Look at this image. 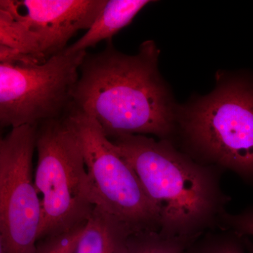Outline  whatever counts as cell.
Instances as JSON below:
<instances>
[{"label": "cell", "instance_id": "7", "mask_svg": "<svg viewBox=\"0 0 253 253\" xmlns=\"http://www.w3.org/2000/svg\"><path fill=\"white\" fill-rule=\"evenodd\" d=\"M38 126L11 128L0 140V247L34 253L43 214L35 184L33 157Z\"/></svg>", "mask_w": 253, "mask_h": 253}, {"label": "cell", "instance_id": "4", "mask_svg": "<svg viewBox=\"0 0 253 253\" xmlns=\"http://www.w3.org/2000/svg\"><path fill=\"white\" fill-rule=\"evenodd\" d=\"M35 184L41 196L39 240L84 225L99 206L79 141L66 117L38 125Z\"/></svg>", "mask_w": 253, "mask_h": 253}, {"label": "cell", "instance_id": "11", "mask_svg": "<svg viewBox=\"0 0 253 253\" xmlns=\"http://www.w3.org/2000/svg\"><path fill=\"white\" fill-rule=\"evenodd\" d=\"M184 253H249L244 236L230 229L209 231L196 238Z\"/></svg>", "mask_w": 253, "mask_h": 253}, {"label": "cell", "instance_id": "9", "mask_svg": "<svg viewBox=\"0 0 253 253\" xmlns=\"http://www.w3.org/2000/svg\"><path fill=\"white\" fill-rule=\"evenodd\" d=\"M134 233L123 221L96 206L76 245V253H126Z\"/></svg>", "mask_w": 253, "mask_h": 253}, {"label": "cell", "instance_id": "17", "mask_svg": "<svg viewBox=\"0 0 253 253\" xmlns=\"http://www.w3.org/2000/svg\"><path fill=\"white\" fill-rule=\"evenodd\" d=\"M76 244L74 245V246H73L72 247H71V249H69V251H68L67 253H76V251H75V249H76Z\"/></svg>", "mask_w": 253, "mask_h": 253}, {"label": "cell", "instance_id": "1", "mask_svg": "<svg viewBox=\"0 0 253 253\" xmlns=\"http://www.w3.org/2000/svg\"><path fill=\"white\" fill-rule=\"evenodd\" d=\"M159 56L152 41L134 55L108 41L104 51L86 54L71 109L94 118L110 140L151 134L172 141L179 106L158 69Z\"/></svg>", "mask_w": 253, "mask_h": 253}, {"label": "cell", "instance_id": "6", "mask_svg": "<svg viewBox=\"0 0 253 253\" xmlns=\"http://www.w3.org/2000/svg\"><path fill=\"white\" fill-rule=\"evenodd\" d=\"M86 51L63 49L43 64L0 63V125L38 126L65 117Z\"/></svg>", "mask_w": 253, "mask_h": 253}, {"label": "cell", "instance_id": "14", "mask_svg": "<svg viewBox=\"0 0 253 253\" xmlns=\"http://www.w3.org/2000/svg\"><path fill=\"white\" fill-rule=\"evenodd\" d=\"M222 229H230L246 237H253V207L236 214L226 212L221 221Z\"/></svg>", "mask_w": 253, "mask_h": 253}, {"label": "cell", "instance_id": "8", "mask_svg": "<svg viewBox=\"0 0 253 253\" xmlns=\"http://www.w3.org/2000/svg\"><path fill=\"white\" fill-rule=\"evenodd\" d=\"M106 0H1L0 44L46 62L89 30Z\"/></svg>", "mask_w": 253, "mask_h": 253}, {"label": "cell", "instance_id": "3", "mask_svg": "<svg viewBox=\"0 0 253 253\" xmlns=\"http://www.w3.org/2000/svg\"><path fill=\"white\" fill-rule=\"evenodd\" d=\"M173 144L253 184V78L219 72L209 94L179 106Z\"/></svg>", "mask_w": 253, "mask_h": 253}, {"label": "cell", "instance_id": "13", "mask_svg": "<svg viewBox=\"0 0 253 253\" xmlns=\"http://www.w3.org/2000/svg\"><path fill=\"white\" fill-rule=\"evenodd\" d=\"M84 224L72 230L39 240L34 253H67L77 242Z\"/></svg>", "mask_w": 253, "mask_h": 253}, {"label": "cell", "instance_id": "16", "mask_svg": "<svg viewBox=\"0 0 253 253\" xmlns=\"http://www.w3.org/2000/svg\"><path fill=\"white\" fill-rule=\"evenodd\" d=\"M244 238L245 244H246L248 253H253V243L251 241V240L249 239V237L244 236Z\"/></svg>", "mask_w": 253, "mask_h": 253}, {"label": "cell", "instance_id": "10", "mask_svg": "<svg viewBox=\"0 0 253 253\" xmlns=\"http://www.w3.org/2000/svg\"><path fill=\"white\" fill-rule=\"evenodd\" d=\"M151 2L149 0H106L91 28L65 51L68 53L86 51L104 40L111 41L115 35L130 24L139 11Z\"/></svg>", "mask_w": 253, "mask_h": 253}, {"label": "cell", "instance_id": "15", "mask_svg": "<svg viewBox=\"0 0 253 253\" xmlns=\"http://www.w3.org/2000/svg\"><path fill=\"white\" fill-rule=\"evenodd\" d=\"M0 61L1 63H16L23 64H43L45 63L31 55L19 52L17 50L11 49L1 44H0Z\"/></svg>", "mask_w": 253, "mask_h": 253}, {"label": "cell", "instance_id": "5", "mask_svg": "<svg viewBox=\"0 0 253 253\" xmlns=\"http://www.w3.org/2000/svg\"><path fill=\"white\" fill-rule=\"evenodd\" d=\"M65 117L79 141L98 207L123 221L134 232L159 231L157 209L134 169L118 153L99 123L73 109Z\"/></svg>", "mask_w": 253, "mask_h": 253}, {"label": "cell", "instance_id": "2", "mask_svg": "<svg viewBox=\"0 0 253 253\" xmlns=\"http://www.w3.org/2000/svg\"><path fill=\"white\" fill-rule=\"evenodd\" d=\"M111 141L157 209L160 233L195 240L221 227L231 201L221 185L224 171L197 162L169 140L129 135Z\"/></svg>", "mask_w": 253, "mask_h": 253}, {"label": "cell", "instance_id": "12", "mask_svg": "<svg viewBox=\"0 0 253 253\" xmlns=\"http://www.w3.org/2000/svg\"><path fill=\"white\" fill-rule=\"evenodd\" d=\"M194 240L169 237L156 231L134 232L126 253H184Z\"/></svg>", "mask_w": 253, "mask_h": 253}]
</instances>
